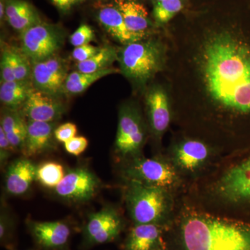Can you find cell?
<instances>
[{
    "instance_id": "obj_1",
    "label": "cell",
    "mask_w": 250,
    "mask_h": 250,
    "mask_svg": "<svg viewBox=\"0 0 250 250\" xmlns=\"http://www.w3.org/2000/svg\"><path fill=\"white\" fill-rule=\"evenodd\" d=\"M187 9L164 27L174 118L250 141V6Z\"/></svg>"
},
{
    "instance_id": "obj_2",
    "label": "cell",
    "mask_w": 250,
    "mask_h": 250,
    "mask_svg": "<svg viewBox=\"0 0 250 250\" xmlns=\"http://www.w3.org/2000/svg\"><path fill=\"white\" fill-rule=\"evenodd\" d=\"M181 250H250V223L187 213L179 229Z\"/></svg>"
},
{
    "instance_id": "obj_3",
    "label": "cell",
    "mask_w": 250,
    "mask_h": 250,
    "mask_svg": "<svg viewBox=\"0 0 250 250\" xmlns=\"http://www.w3.org/2000/svg\"><path fill=\"white\" fill-rule=\"evenodd\" d=\"M167 45L164 29L118 49L121 73L134 93L143 95L145 90L161 75L167 62Z\"/></svg>"
},
{
    "instance_id": "obj_4",
    "label": "cell",
    "mask_w": 250,
    "mask_h": 250,
    "mask_svg": "<svg viewBox=\"0 0 250 250\" xmlns=\"http://www.w3.org/2000/svg\"><path fill=\"white\" fill-rule=\"evenodd\" d=\"M126 181L125 202L134 223L162 225L170 211V191L134 179Z\"/></svg>"
},
{
    "instance_id": "obj_5",
    "label": "cell",
    "mask_w": 250,
    "mask_h": 250,
    "mask_svg": "<svg viewBox=\"0 0 250 250\" xmlns=\"http://www.w3.org/2000/svg\"><path fill=\"white\" fill-rule=\"evenodd\" d=\"M147 123L145 121L139 104L134 100L122 104L115 141V150L118 155L128 160L141 156L147 139Z\"/></svg>"
},
{
    "instance_id": "obj_6",
    "label": "cell",
    "mask_w": 250,
    "mask_h": 250,
    "mask_svg": "<svg viewBox=\"0 0 250 250\" xmlns=\"http://www.w3.org/2000/svg\"><path fill=\"white\" fill-rule=\"evenodd\" d=\"M126 179H134L147 185L170 191L178 186V170L172 162L159 158L136 156L123 167Z\"/></svg>"
},
{
    "instance_id": "obj_7",
    "label": "cell",
    "mask_w": 250,
    "mask_h": 250,
    "mask_svg": "<svg viewBox=\"0 0 250 250\" xmlns=\"http://www.w3.org/2000/svg\"><path fill=\"white\" fill-rule=\"evenodd\" d=\"M21 50L31 64L56 56L62 49L65 32L57 24L42 22L21 34Z\"/></svg>"
},
{
    "instance_id": "obj_8",
    "label": "cell",
    "mask_w": 250,
    "mask_h": 250,
    "mask_svg": "<svg viewBox=\"0 0 250 250\" xmlns=\"http://www.w3.org/2000/svg\"><path fill=\"white\" fill-rule=\"evenodd\" d=\"M147 126L153 139L160 143L174 119L172 99L164 81L155 80L143 94Z\"/></svg>"
},
{
    "instance_id": "obj_9",
    "label": "cell",
    "mask_w": 250,
    "mask_h": 250,
    "mask_svg": "<svg viewBox=\"0 0 250 250\" xmlns=\"http://www.w3.org/2000/svg\"><path fill=\"white\" fill-rule=\"evenodd\" d=\"M216 192L229 203L250 208V155L222 176Z\"/></svg>"
},
{
    "instance_id": "obj_10",
    "label": "cell",
    "mask_w": 250,
    "mask_h": 250,
    "mask_svg": "<svg viewBox=\"0 0 250 250\" xmlns=\"http://www.w3.org/2000/svg\"><path fill=\"white\" fill-rule=\"evenodd\" d=\"M100 182L88 169L80 167L69 171L54 188L58 196L72 202H85L96 194Z\"/></svg>"
},
{
    "instance_id": "obj_11",
    "label": "cell",
    "mask_w": 250,
    "mask_h": 250,
    "mask_svg": "<svg viewBox=\"0 0 250 250\" xmlns=\"http://www.w3.org/2000/svg\"><path fill=\"white\" fill-rule=\"evenodd\" d=\"M68 75L65 62L57 56L32 63L31 81L34 88L54 96L62 91Z\"/></svg>"
},
{
    "instance_id": "obj_12",
    "label": "cell",
    "mask_w": 250,
    "mask_h": 250,
    "mask_svg": "<svg viewBox=\"0 0 250 250\" xmlns=\"http://www.w3.org/2000/svg\"><path fill=\"white\" fill-rule=\"evenodd\" d=\"M123 228L121 215L114 208L106 207L88 217L84 234L92 245L103 244L114 240Z\"/></svg>"
},
{
    "instance_id": "obj_13",
    "label": "cell",
    "mask_w": 250,
    "mask_h": 250,
    "mask_svg": "<svg viewBox=\"0 0 250 250\" xmlns=\"http://www.w3.org/2000/svg\"><path fill=\"white\" fill-rule=\"evenodd\" d=\"M210 152V146L204 140L185 136L174 143L172 163L178 170L194 172L205 165Z\"/></svg>"
},
{
    "instance_id": "obj_14",
    "label": "cell",
    "mask_w": 250,
    "mask_h": 250,
    "mask_svg": "<svg viewBox=\"0 0 250 250\" xmlns=\"http://www.w3.org/2000/svg\"><path fill=\"white\" fill-rule=\"evenodd\" d=\"M20 110L28 121L55 123L63 114L65 107L57 96L35 88Z\"/></svg>"
},
{
    "instance_id": "obj_15",
    "label": "cell",
    "mask_w": 250,
    "mask_h": 250,
    "mask_svg": "<svg viewBox=\"0 0 250 250\" xmlns=\"http://www.w3.org/2000/svg\"><path fill=\"white\" fill-rule=\"evenodd\" d=\"M113 3L121 11L129 30L141 40L161 30L156 29L140 0H114Z\"/></svg>"
},
{
    "instance_id": "obj_16",
    "label": "cell",
    "mask_w": 250,
    "mask_h": 250,
    "mask_svg": "<svg viewBox=\"0 0 250 250\" xmlns=\"http://www.w3.org/2000/svg\"><path fill=\"white\" fill-rule=\"evenodd\" d=\"M38 167L27 158L11 163L5 176V189L10 195H24L37 179Z\"/></svg>"
},
{
    "instance_id": "obj_17",
    "label": "cell",
    "mask_w": 250,
    "mask_h": 250,
    "mask_svg": "<svg viewBox=\"0 0 250 250\" xmlns=\"http://www.w3.org/2000/svg\"><path fill=\"white\" fill-rule=\"evenodd\" d=\"M163 225L135 224L126 237L125 250H165Z\"/></svg>"
},
{
    "instance_id": "obj_18",
    "label": "cell",
    "mask_w": 250,
    "mask_h": 250,
    "mask_svg": "<svg viewBox=\"0 0 250 250\" xmlns=\"http://www.w3.org/2000/svg\"><path fill=\"white\" fill-rule=\"evenodd\" d=\"M55 123L28 121L27 136L22 148L23 155L32 157L45 152L52 146Z\"/></svg>"
},
{
    "instance_id": "obj_19",
    "label": "cell",
    "mask_w": 250,
    "mask_h": 250,
    "mask_svg": "<svg viewBox=\"0 0 250 250\" xmlns=\"http://www.w3.org/2000/svg\"><path fill=\"white\" fill-rule=\"evenodd\" d=\"M29 229L36 241L45 248H59L65 246L70 236V228L63 222H33Z\"/></svg>"
},
{
    "instance_id": "obj_20",
    "label": "cell",
    "mask_w": 250,
    "mask_h": 250,
    "mask_svg": "<svg viewBox=\"0 0 250 250\" xmlns=\"http://www.w3.org/2000/svg\"><path fill=\"white\" fill-rule=\"evenodd\" d=\"M97 17L108 34L122 45L141 40L129 30L123 15L114 3L102 6L98 10Z\"/></svg>"
},
{
    "instance_id": "obj_21",
    "label": "cell",
    "mask_w": 250,
    "mask_h": 250,
    "mask_svg": "<svg viewBox=\"0 0 250 250\" xmlns=\"http://www.w3.org/2000/svg\"><path fill=\"white\" fill-rule=\"evenodd\" d=\"M6 21L10 26L22 34L42 22L35 8L24 0H5Z\"/></svg>"
},
{
    "instance_id": "obj_22",
    "label": "cell",
    "mask_w": 250,
    "mask_h": 250,
    "mask_svg": "<svg viewBox=\"0 0 250 250\" xmlns=\"http://www.w3.org/2000/svg\"><path fill=\"white\" fill-rule=\"evenodd\" d=\"M1 126L14 149L22 150L27 136V123L21 110L6 108L1 117Z\"/></svg>"
},
{
    "instance_id": "obj_23",
    "label": "cell",
    "mask_w": 250,
    "mask_h": 250,
    "mask_svg": "<svg viewBox=\"0 0 250 250\" xmlns=\"http://www.w3.org/2000/svg\"><path fill=\"white\" fill-rule=\"evenodd\" d=\"M34 89L31 80L4 82L0 86V100L6 108L20 110Z\"/></svg>"
},
{
    "instance_id": "obj_24",
    "label": "cell",
    "mask_w": 250,
    "mask_h": 250,
    "mask_svg": "<svg viewBox=\"0 0 250 250\" xmlns=\"http://www.w3.org/2000/svg\"><path fill=\"white\" fill-rule=\"evenodd\" d=\"M119 72L121 73L120 69L113 68L112 67L93 73L72 72L67 75L62 91H65L68 95H77L83 93L88 87L93 84L97 81L107 75Z\"/></svg>"
},
{
    "instance_id": "obj_25",
    "label": "cell",
    "mask_w": 250,
    "mask_h": 250,
    "mask_svg": "<svg viewBox=\"0 0 250 250\" xmlns=\"http://www.w3.org/2000/svg\"><path fill=\"white\" fill-rule=\"evenodd\" d=\"M189 0H164L153 5L152 18L157 29H162L188 6Z\"/></svg>"
},
{
    "instance_id": "obj_26",
    "label": "cell",
    "mask_w": 250,
    "mask_h": 250,
    "mask_svg": "<svg viewBox=\"0 0 250 250\" xmlns=\"http://www.w3.org/2000/svg\"><path fill=\"white\" fill-rule=\"evenodd\" d=\"M116 61H118V49L113 46L106 45L88 60L77 62V68L79 72L93 73L111 67Z\"/></svg>"
},
{
    "instance_id": "obj_27",
    "label": "cell",
    "mask_w": 250,
    "mask_h": 250,
    "mask_svg": "<svg viewBox=\"0 0 250 250\" xmlns=\"http://www.w3.org/2000/svg\"><path fill=\"white\" fill-rule=\"evenodd\" d=\"M65 175L63 167L57 163L47 162L38 167L37 180L49 188H55Z\"/></svg>"
},
{
    "instance_id": "obj_28",
    "label": "cell",
    "mask_w": 250,
    "mask_h": 250,
    "mask_svg": "<svg viewBox=\"0 0 250 250\" xmlns=\"http://www.w3.org/2000/svg\"><path fill=\"white\" fill-rule=\"evenodd\" d=\"M11 65L16 80H31L32 64L22 50L14 47H8Z\"/></svg>"
},
{
    "instance_id": "obj_29",
    "label": "cell",
    "mask_w": 250,
    "mask_h": 250,
    "mask_svg": "<svg viewBox=\"0 0 250 250\" xmlns=\"http://www.w3.org/2000/svg\"><path fill=\"white\" fill-rule=\"evenodd\" d=\"M95 32L91 27L88 24H83L70 36V42L74 47H80L89 44L95 39Z\"/></svg>"
},
{
    "instance_id": "obj_30",
    "label": "cell",
    "mask_w": 250,
    "mask_h": 250,
    "mask_svg": "<svg viewBox=\"0 0 250 250\" xmlns=\"http://www.w3.org/2000/svg\"><path fill=\"white\" fill-rule=\"evenodd\" d=\"M0 68H1V83L16 80L12 65H11L8 47L4 48L1 52Z\"/></svg>"
},
{
    "instance_id": "obj_31",
    "label": "cell",
    "mask_w": 250,
    "mask_h": 250,
    "mask_svg": "<svg viewBox=\"0 0 250 250\" xmlns=\"http://www.w3.org/2000/svg\"><path fill=\"white\" fill-rule=\"evenodd\" d=\"M88 145V140L83 136H75L64 143L65 150L75 156H79L84 152Z\"/></svg>"
},
{
    "instance_id": "obj_32",
    "label": "cell",
    "mask_w": 250,
    "mask_h": 250,
    "mask_svg": "<svg viewBox=\"0 0 250 250\" xmlns=\"http://www.w3.org/2000/svg\"><path fill=\"white\" fill-rule=\"evenodd\" d=\"M100 49V47H95L90 44L75 47L72 51V57L77 62H85L98 53Z\"/></svg>"
},
{
    "instance_id": "obj_33",
    "label": "cell",
    "mask_w": 250,
    "mask_h": 250,
    "mask_svg": "<svg viewBox=\"0 0 250 250\" xmlns=\"http://www.w3.org/2000/svg\"><path fill=\"white\" fill-rule=\"evenodd\" d=\"M77 126L73 123H67L58 126L54 131V137L57 141L65 143L76 136Z\"/></svg>"
},
{
    "instance_id": "obj_34",
    "label": "cell",
    "mask_w": 250,
    "mask_h": 250,
    "mask_svg": "<svg viewBox=\"0 0 250 250\" xmlns=\"http://www.w3.org/2000/svg\"><path fill=\"white\" fill-rule=\"evenodd\" d=\"M11 150H14L7 136L0 126V161L4 164L11 154Z\"/></svg>"
},
{
    "instance_id": "obj_35",
    "label": "cell",
    "mask_w": 250,
    "mask_h": 250,
    "mask_svg": "<svg viewBox=\"0 0 250 250\" xmlns=\"http://www.w3.org/2000/svg\"><path fill=\"white\" fill-rule=\"evenodd\" d=\"M52 4L62 14H67L76 5L83 2L85 0H50Z\"/></svg>"
},
{
    "instance_id": "obj_36",
    "label": "cell",
    "mask_w": 250,
    "mask_h": 250,
    "mask_svg": "<svg viewBox=\"0 0 250 250\" xmlns=\"http://www.w3.org/2000/svg\"><path fill=\"white\" fill-rule=\"evenodd\" d=\"M9 220L6 219V216L4 214L1 215V220H0V238L1 241L4 240L8 231H9Z\"/></svg>"
},
{
    "instance_id": "obj_37",
    "label": "cell",
    "mask_w": 250,
    "mask_h": 250,
    "mask_svg": "<svg viewBox=\"0 0 250 250\" xmlns=\"http://www.w3.org/2000/svg\"><path fill=\"white\" fill-rule=\"evenodd\" d=\"M5 16H6V1L5 0H1V2H0V19L1 21H2Z\"/></svg>"
},
{
    "instance_id": "obj_38",
    "label": "cell",
    "mask_w": 250,
    "mask_h": 250,
    "mask_svg": "<svg viewBox=\"0 0 250 250\" xmlns=\"http://www.w3.org/2000/svg\"><path fill=\"white\" fill-rule=\"evenodd\" d=\"M153 3V5L155 4L156 3L159 2V1H164V0H151Z\"/></svg>"
}]
</instances>
